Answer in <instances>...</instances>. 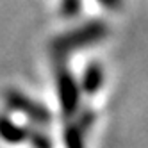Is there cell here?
I'll list each match as a JSON object with an SVG mask.
<instances>
[{"instance_id":"1","label":"cell","mask_w":148,"mask_h":148,"mask_svg":"<svg viewBox=\"0 0 148 148\" xmlns=\"http://www.w3.org/2000/svg\"><path fill=\"white\" fill-rule=\"evenodd\" d=\"M105 36H107V27H105V23L88 22V23L80 25L79 29H73L71 32H66V34L56 38L50 45V52L54 54V57L57 61H61L62 57L71 54V52L98 43Z\"/></svg>"},{"instance_id":"7","label":"cell","mask_w":148,"mask_h":148,"mask_svg":"<svg viewBox=\"0 0 148 148\" xmlns=\"http://www.w3.org/2000/svg\"><path fill=\"white\" fill-rule=\"evenodd\" d=\"M29 139H30V143H32L34 148H52L50 137L47 134H43V132H30Z\"/></svg>"},{"instance_id":"2","label":"cell","mask_w":148,"mask_h":148,"mask_svg":"<svg viewBox=\"0 0 148 148\" xmlns=\"http://www.w3.org/2000/svg\"><path fill=\"white\" fill-rule=\"evenodd\" d=\"M56 82H57V97L61 103V111L66 116H71L79 107V100H80V89L77 80L73 79L70 70L66 66H59L56 73Z\"/></svg>"},{"instance_id":"8","label":"cell","mask_w":148,"mask_h":148,"mask_svg":"<svg viewBox=\"0 0 148 148\" xmlns=\"http://www.w3.org/2000/svg\"><path fill=\"white\" fill-rule=\"evenodd\" d=\"M80 11V0H62V13L66 16H73Z\"/></svg>"},{"instance_id":"4","label":"cell","mask_w":148,"mask_h":148,"mask_svg":"<svg viewBox=\"0 0 148 148\" xmlns=\"http://www.w3.org/2000/svg\"><path fill=\"white\" fill-rule=\"evenodd\" d=\"M30 130L27 127H22L14 123L13 120L5 118V116H0V139L9 143V145H20L29 139Z\"/></svg>"},{"instance_id":"5","label":"cell","mask_w":148,"mask_h":148,"mask_svg":"<svg viewBox=\"0 0 148 148\" xmlns=\"http://www.w3.org/2000/svg\"><path fill=\"white\" fill-rule=\"evenodd\" d=\"M103 84V68L98 64V62H93L86 68L82 75V89L88 95L97 93Z\"/></svg>"},{"instance_id":"9","label":"cell","mask_w":148,"mask_h":148,"mask_svg":"<svg viewBox=\"0 0 148 148\" xmlns=\"http://www.w3.org/2000/svg\"><path fill=\"white\" fill-rule=\"evenodd\" d=\"M98 2L105 7H109V9H118L121 5V0H98Z\"/></svg>"},{"instance_id":"6","label":"cell","mask_w":148,"mask_h":148,"mask_svg":"<svg viewBox=\"0 0 148 148\" xmlns=\"http://www.w3.org/2000/svg\"><path fill=\"white\" fill-rule=\"evenodd\" d=\"M66 148H86L84 146V130L80 125H68L64 130Z\"/></svg>"},{"instance_id":"3","label":"cell","mask_w":148,"mask_h":148,"mask_svg":"<svg viewBox=\"0 0 148 148\" xmlns=\"http://www.w3.org/2000/svg\"><path fill=\"white\" fill-rule=\"evenodd\" d=\"M4 98H5V103L9 105L11 109L18 111L25 114L29 120H32L36 123H41V125H47L50 123L52 116L50 112L47 111V107H43L41 103L34 102L32 98H29L27 95H23L22 91H16V89H7L4 93Z\"/></svg>"}]
</instances>
